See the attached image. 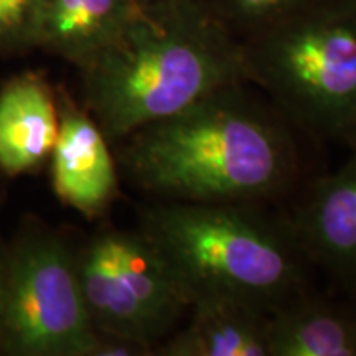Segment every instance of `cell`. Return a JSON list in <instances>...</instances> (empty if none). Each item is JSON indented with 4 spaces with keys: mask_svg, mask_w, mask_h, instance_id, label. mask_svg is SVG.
Returning a JSON list of instances; mask_svg holds the SVG:
<instances>
[{
    "mask_svg": "<svg viewBox=\"0 0 356 356\" xmlns=\"http://www.w3.org/2000/svg\"><path fill=\"white\" fill-rule=\"evenodd\" d=\"M269 356H356V310L293 297L269 315Z\"/></svg>",
    "mask_w": 356,
    "mask_h": 356,
    "instance_id": "obj_12",
    "label": "cell"
},
{
    "mask_svg": "<svg viewBox=\"0 0 356 356\" xmlns=\"http://www.w3.org/2000/svg\"><path fill=\"white\" fill-rule=\"evenodd\" d=\"M79 286L99 335L154 350L184 322L190 297L144 231L104 229L76 254Z\"/></svg>",
    "mask_w": 356,
    "mask_h": 356,
    "instance_id": "obj_5",
    "label": "cell"
},
{
    "mask_svg": "<svg viewBox=\"0 0 356 356\" xmlns=\"http://www.w3.org/2000/svg\"><path fill=\"white\" fill-rule=\"evenodd\" d=\"M144 2H154V0H144Z\"/></svg>",
    "mask_w": 356,
    "mask_h": 356,
    "instance_id": "obj_16",
    "label": "cell"
},
{
    "mask_svg": "<svg viewBox=\"0 0 356 356\" xmlns=\"http://www.w3.org/2000/svg\"><path fill=\"white\" fill-rule=\"evenodd\" d=\"M244 84L126 137L129 177L163 202L246 204L280 193L297 170L289 122Z\"/></svg>",
    "mask_w": 356,
    "mask_h": 356,
    "instance_id": "obj_1",
    "label": "cell"
},
{
    "mask_svg": "<svg viewBox=\"0 0 356 356\" xmlns=\"http://www.w3.org/2000/svg\"><path fill=\"white\" fill-rule=\"evenodd\" d=\"M81 70L86 111L109 142L246 83L241 42L204 0L147 2Z\"/></svg>",
    "mask_w": 356,
    "mask_h": 356,
    "instance_id": "obj_2",
    "label": "cell"
},
{
    "mask_svg": "<svg viewBox=\"0 0 356 356\" xmlns=\"http://www.w3.org/2000/svg\"><path fill=\"white\" fill-rule=\"evenodd\" d=\"M6 261L0 252V327H2V312H3V296H6Z\"/></svg>",
    "mask_w": 356,
    "mask_h": 356,
    "instance_id": "obj_15",
    "label": "cell"
},
{
    "mask_svg": "<svg viewBox=\"0 0 356 356\" xmlns=\"http://www.w3.org/2000/svg\"><path fill=\"white\" fill-rule=\"evenodd\" d=\"M293 234L304 254L356 286V145L343 165L312 190Z\"/></svg>",
    "mask_w": 356,
    "mask_h": 356,
    "instance_id": "obj_8",
    "label": "cell"
},
{
    "mask_svg": "<svg viewBox=\"0 0 356 356\" xmlns=\"http://www.w3.org/2000/svg\"><path fill=\"white\" fill-rule=\"evenodd\" d=\"M60 131L58 96L42 74L22 73L0 89V170L35 172L50 157Z\"/></svg>",
    "mask_w": 356,
    "mask_h": 356,
    "instance_id": "obj_9",
    "label": "cell"
},
{
    "mask_svg": "<svg viewBox=\"0 0 356 356\" xmlns=\"http://www.w3.org/2000/svg\"><path fill=\"white\" fill-rule=\"evenodd\" d=\"M60 131L53 147L51 185L66 207L96 218L118 197V170L109 140L88 111L61 91Z\"/></svg>",
    "mask_w": 356,
    "mask_h": 356,
    "instance_id": "obj_7",
    "label": "cell"
},
{
    "mask_svg": "<svg viewBox=\"0 0 356 356\" xmlns=\"http://www.w3.org/2000/svg\"><path fill=\"white\" fill-rule=\"evenodd\" d=\"M144 0H44L35 47L79 68L121 35L139 15Z\"/></svg>",
    "mask_w": 356,
    "mask_h": 356,
    "instance_id": "obj_11",
    "label": "cell"
},
{
    "mask_svg": "<svg viewBox=\"0 0 356 356\" xmlns=\"http://www.w3.org/2000/svg\"><path fill=\"white\" fill-rule=\"evenodd\" d=\"M142 231L190 300H229L273 314L300 292L304 251L293 229L244 203L163 202L145 213Z\"/></svg>",
    "mask_w": 356,
    "mask_h": 356,
    "instance_id": "obj_3",
    "label": "cell"
},
{
    "mask_svg": "<svg viewBox=\"0 0 356 356\" xmlns=\"http://www.w3.org/2000/svg\"><path fill=\"white\" fill-rule=\"evenodd\" d=\"M236 38L243 40L299 12L315 0H204Z\"/></svg>",
    "mask_w": 356,
    "mask_h": 356,
    "instance_id": "obj_13",
    "label": "cell"
},
{
    "mask_svg": "<svg viewBox=\"0 0 356 356\" xmlns=\"http://www.w3.org/2000/svg\"><path fill=\"white\" fill-rule=\"evenodd\" d=\"M44 0H0V55L35 47Z\"/></svg>",
    "mask_w": 356,
    "mask_h": 356,
    "instance_id": "obj_14",
    "label": "cell"
},
{
    "mask_svg": "<svg viewBox=\"0 0 356 356\" xmlns=\"http://www.w3.org/2000/svg\"><path fill=\"white\" fill-rule=\"evenodd\" d=\"M269 315L229 300H191L184 322L154 350L160 356H269Z\"/></svg>",
    "mask_w": 356,
    "mask_h": 356,
    "instance_id": "obj_10",
    "label": "cell"
},
{
    "mask_svg": "<svg viewBox=\"0 0 356 356\" xmlns=\"http://www.w3.org/2000/svg\"><path fill=\"white\" fill-rule=\"evenodd\" d=\"M99 343L79 286L76 254L55 234L30 236L6 261L0 350L96 356Z\"/></svg>",
    "mask_w": 356,
    "mask_h": 356,
    "instance_id": "obj_6",
    "label": "cell"
},
{
    "mask_svg": "<svg viewBox=\"0 0 356 356\" xmlns=\"http://www.w3.org/2000/svg\"><path fill=\"white\" fill-rule=\"evenodd\" d=\"M239 42L246 83L289 124L356 145V0H315Z\"/></svg>",
    "mask_w": 356,
    "mask_h": 356,
    "instance_id": "obj_4",
    "label": "cell"
}]
</instances>
